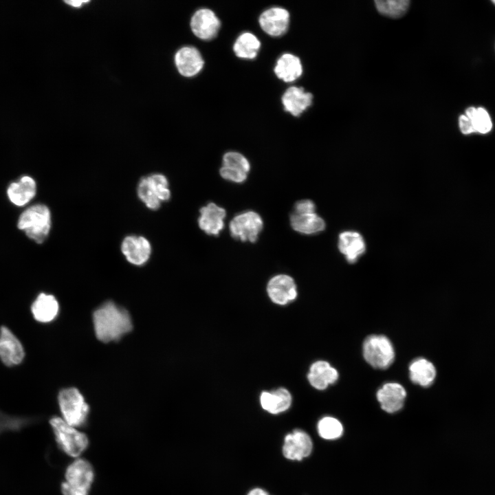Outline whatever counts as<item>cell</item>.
I'll return each instance as SVG.
<instances>
[{
  "instance_id": "6da1fadb",
  "label": "cell",
  "mask_w": 495,
  "mask_h": 495,
  "mask_svg": "<svg viewBox=\"0 0 495 495\" xmlns=\"http://www.w3.org/2000/svg\"><path fill=\"white\" fill-rule=\"evenodd\" d=\"M97 338L103 342L116 341L132 329L129 312L112 301L102 304L93 314Z\"/></svg>"
},
{
  "instance_id": "7a4b0ae2",
  "label": "cell",
  "mask_w": 495,
  "mask_h": 495,
  "mask_svg": "<svg viewBox=\"0 0 495 495\" xmlns=\"http://www.w3.org/2000/svg\"><path fill=\"white\" fill-rule=\"evenodd\" d=\"M17 227L36 243H43L48 237L52 227L50 208L43 204L28 207L20 214Z\"/></svg>"
},
{
  "instance_id": "3957f363",
  "label": "cell",
  "mask_w": 495,
  "mask_h": 495,
  "mask_svg": "<svg viewBox=\"0 0 495 495\" xmlns=\"http://www.w3.org/2000/svg\"><path fill=\"white\" fill-rule=\"evenodd\" d=\"M137 195L148 209H160L162 204L170 200L171 196L167 177L158 173L142 177L138 184Z\"/></svg>"
},
{
  "instance_id": "277c9868",
  "label": "cell",
  "mask_w": 495,
  "mask_h": 495,
  "mask_svg": "<svg viewBox=\"0 0 495 495\" xmlns=\"http://www.w3.org/2000/svg\"><path fill=\"white\" fill-rule=\"evenodd\" d=\"M50 424L58 446L65 454L77 457L87 449L89 440L86 434L68 424L62 417H52Z\"/></svg>"
},
{
  "instance_id": "5b68a950",
  "label": "cell",
  "mask_w": 495,
  "mask_h": 495,
  "mask_svg": "<svg viewBox=\"0 0 495 495\" xmlns=\"http://www.w3.org/2000/svg\"><path fill=\"white\" fill-rule=\"evenodd\" d=\"M65 481L61 484L63 495H88L94 478V469L89 461L78 459L65 471Z\"/></svg>"
},
{
  "instance_id": "8992f818",
  "label": "cell",
  "mask_w": 495,
  "mask_h": 495,
  "mask_svg": "<svg viewBox=\"0 0 495 495\" xmlns=\"http://www.w3.org/2000/svg\"><path fill=\"white\" fill-rule=\"evenodd\" d=\"M62 418L68 424L78 427L87 421L89 406L80 391L73 387L62 389L58 395Z\"/></svg>"
},
{
  "instance_id": "52a82bcc",
  "label": "cell",
  "mask_w": 495,
  "mask_h": 495,
  "mask_svg": "<svg viewBox=\"0 0 495 495\" xmlns=\"http://www.w3.org/2000/svg\"><path fill=\"white\" fill-rule=\"evenodd\" d=\"M365 360L375 368L385 369L395 359V350L390 340L383 335L368 336L363 343Z\"/></svg>"
},
{
  "instance_id": "ba28073f",
  "label": "cell",
  "mask_w": 495,
  "mask_h": 495,
  "mask_svg": "<svg viewBox=\"0 0 495 495\" xmlns=\"http://www.w3.org/2000/svg\"><path fill=\"white\" fill-rule=\"evenodd\" d=\"M263 228L262 218L257 212L252 210L236 215L229 225L230 234L233 238L251 243L257 241Z\"/></svg>"
},
{
  "instance_id": "9c48e42d",
  "label": "cell",
  "mask_w": 495,
  "mask_h": 495,
  "mask_svg": "<svg viewBox=\"0 0 495 495\" xmlns=\"http://www.w3.org/2000/svg\"><path fill=\"white\" fill-rule=\"evenodd\" d=\"M23 346L6 326L0 327V360L7 366L20 364L25 358Z\"/></svg>"
},
{
  "instance_id": "30bf717a",
  "label": "cell",
  "mask_w": 495,
  "mask_h": 495,
  "mask_svg": "<svg viewBox=\"0 0 495 495\" xmlns=\"http://www.w3.org/2000/svg\"><path fill=\"white\" fill-rule=\"evenodd\" d=\"M121 252L129 263L135 266H142L148 261L152 247L146 237L131 234L125 236L122 240Z\"/></svg>"
},
{
  "instance_id": "8fae6325",
  "label": "cell",
  "mask_w": 495,
  "mask_h": 495,
  "mask_svg": "<svg viewBox=\"0 0 495 495\" xmlns=\"http://www.w3.org/2000/svg\"><path fill=\"white\" fill-rule=\"evenodd\" d=\"M250 170V164L244 155L236 151H230L223 156L219 173L226 180L239 184L247 179Z\"/></svg>"
},
{
  "instance_id": "7c38bea8",
  "label": "cell",
  "mask_w": 495,
  "mask_h": 495,
  "mask_svg": "<svg viewBox=\"0 0 495 495\" xmlns=\"http://www.w3.org/2000/svg\"><path fill=\"white\" fill-rule=\"evenodd\" d=\"M221 28V21L216 14L209 8L197 10L190 20V28L198 38L209 41L214 38Z\"/></svg>"
},
{
  "instance_id": "4fadbf2b",
  "label": "cell",
  "mask_w": 495,
  "mask_h": 495,
  "mask_svg": "<svg viewBox=\"0 0 495 495\" xmlns=\"http://www.w3.org/2000/svg\"><path fill=\"white\" fill-rule=\"evenodd\" d=\"M289 18V13L285 8L274 6L261 14L258 23L261 29L267 34L280 36L287 32Z\"/></svg>"
},
{
  "instance_id": "5bb4252c",
  "label": "cell",
  "mask_w": 495,
  "mask_h": 495,
  "mask_svg": "<svg viewBox=\"0 0 495 495\" xmlns=\"http://www.w3.org/2000/svg\"><path fill=\"white\" fill-rule=\"evenodd\" d=\"M267 292L272 301L280 305L295 300L297 296V289L294 279L285 274L272 277L268 282Z\"/></svg>"
},
{
  "instance_id": "9a60e30c",
  "label": "cell",
  "mask_w": 495,
  "mask_h": 495,
  "mask_svg": "<svg viewBox=\"0 0 495 495\" xmlns=\"http://www.w3.org/2000/svg\"><path fill=\"white\" fill-rule=\"evenodd\" d=\"M312 448L310 437L302 430H296L285 436L283 453L288 459L300 461L311 454Z\"/></svg>"
},
{
  "instance_id": "2e32d148",
  "label": "cell",
  "mask_w": 495,
  "mask_h": 495,
  "mask_svg": "<svg viewBox=\"0 0 495 495\" xmlns=\"http://www.w3.org/2000/svg\"><path fill=\"white\" fill-rule=\"evenodd\" d=\"M198 224L207 234L218 236L224 228L226 212L214 203H208L199 210Z\"/></svg>"
},
{
  "instance_id": "e0dca14e",
  "label": "cell",
  "mask_w": 495,
  "mask_h": 495,
  "mask_svg": "<svg viewBox=\"0 0 495 495\" xmlns=\"http://www.w3.org/2000/svg\"><path fill=\"white\" fill-rule=\"evenodd\" d=\"M376 395L381 408L387 412L393 413L403 407L406 391L400 384L388 382L377 390Z\"/></svg>"
},
{
  "instance_id": "ac0fdd59",
  "label": "cell",
  "mask_w": 495,
  "mask_h": 495,
  "mask_svg": "<svg viewBox=\"0 0 495 495\" xmlns=\"http://www.w3.org/2000/svg\"><path fill=\"white\" fill-rule=\"evenodd\" d=\"M175 62L178 72L186 77L197 75L204 65L201 53L192 46H185L179 49L175 56Z\"/></svg>"
},
{
  "instance_id": "d6986e66",
  "label": "cell",
  "mask_w": 495,
  "mask_h": 495,
  "mask_svg": "<svg viewBox=\"0 0 495 495\" xmlns=\"http://www.w3.org/2000/svg\"><path fill=\"white\" fill-rule=\"evenodd\" d=\"M36 194V183L29 175H23L16 181L10 183L7 188V196L10 201L19 207L28 204Z\"/></svg>"
},
{
  "instance_id": "ffe728a7",
  "label": "cell",
  "mask_w": 495,
  "mask_h": 495,
  "mask_svg": "<svg viewBox=\"0 0 495 495\" xmlns=\"http://www.w3.org/2000/svg\"><path fill=\"white\" fill-rule=\"evenodd\" d=\"M313 95L303 87L292 86L283 94L284 109L294 116H300L312 104Z\"/></svg>"
},
{
  "instance_id": "44dd1931",
  "label": "cell",
  "mask_w": 495,
  "mask_h": 495,
  "mask_svg": "<svg viewBox=\"0 0 495 495\" xmlns=\"http://www.w3.org/2000/svg\"><path fill=\"white\" fill-rule=\"evenodd\" d=\"M338 247L349 263L357 262L366 250L363 236L355 231H344L340 233Z\"/></svg>"
},
{
  "instance_id": "7402d4cb",
  "label": "cell",
  "mask_w": 495,
  "mask_h": 495,
  "mask_svg": "<svg viewBox=\"0 0 495 495\" xmlns=\"http://www.w3.org/2000/svg\"><path fill=\"white\" fill-rule=\"evenodd\" d=\"M59 311L58 302L54 296L40 293L31 305V312L34 318L41 323H47L54 320Z\"/></svg>"
},
{
  "instance_id": "603a6c76",
  "label": "cell",
  "mask_w": 495,
  "mask_h": 495,
  "mask_svg": "<svg viewBox=\"0 0 495 495\" xmlns=\"http://www.w3.org/2000/svg\"><path fill=\"white\" fill-rule=\"evenodd\" d=\"M338 372L324 360L315 362L310 366L307 377L310 384L318 390H324L338 379Z\"/></svg>"
},
{
  "instance_id": "cb8c5ba5",
  "label": "cell",
  "mask_w": 495,
  "mask_h": 495,
  "mask_svg": "<svg viewBox=\"0 0 495 495\" xmlns=\"http://www.w3.org/2000/svg\"><path fill=\"white\" fill-rule=\"evenodd\" d=\"M274 71L278 78L291 82L302 75V65L298 56L291 53H285L278 58Z\"/></svg>"
},
{
  "instance_id": "d4e9b609",
  "label": "cell",
  "mask_w": 495,
  "mask_h": 495,
  "mask_svg": "<svg viewBox=\"0 0 495 495\" xmlns=\"http://www.w3.org/2000/svg\"><path fill=\"white\" fill-rule=\"evenodd\" d=\"M292 228L304 234H313L322 232L325 228V222L316 212H292L289 217Z\"/></svg>"
},
{
  "instance_id": "484cf974",
  "label": "cell",
  "mask_w": 495,
  "mask_h": 495,
  "mask_svg": "<svg viewBox=\"0 0 495 495\" xmlns=\"http://www.w3.org/2000/svg\"><path fill=\"white\" fill-rule=\"evenodd\" d=\"M262 408L272 414H278L287 410L292 404L289 392L279 388L272 392H263L260 397Z\"/></svg>"
},
{
  "instance_id": "4316f807",
  "label": "cell",
  "mask_w": 495,
  "mask_h": 495,
  "mask_svg": "<svg viewBox=\"0 0 495 495\" xmlns=\"http://www.w3.org/2000/svg\"><path fill=\"white\" fill-rule=\"evenodd\" d=\"M408 370L410 380L423 387L430 386L436 377L433 364L423 358L414 360L409 365Z\"/></svg>"
},
{
  "instance_id": "83f0119b",
  "label": "cell",
  "mask_w": 495,
  "mask_h": 495,
  "mask_svg": "<svg viewBox=\"0 0 495 495\" xmlns=\"http://www.w3.org/2000/svg\"><path fill=\"white\" fill-rule=\"evenodd\" d=\"M260 47L258 38L254 34L246 32L236 38L233 45V51L239 58L253 59L257 56Z\"/></svg>"
},
{
  "instance_id": "f1b7e54d",
  "label": "cell",
  "mask_w": 495,
  "mask_h": 495,
  "mask_svg": "<svg viewBox=\"0 0 495 495\" xmlns=\"http://www.w3.org/2000/svg\"><path fill=\"white\" fill-rule=\"evenodd\" d=\"M465 115L470 120L475 132L485 134L492 130L491 117L484 108L470 107Z\"/></svg>"
},
{
  "instance_id": "f546056e",
  "label": "cell",
  "mask_w": 495,
  "mask_h": 495,
  "mask_svg": "<svg viewBox=\"0 0 495 495\" xmlns=\"http://www.w3.org/2000/svg\"><path fill=\"white\" fill-rule=\"evenodd\" d=\"M35 421L34 417L10 415L0 410V434L6 432H19Z\"/></svg>"
},
{
  "instance_id": "4dcf8cb0",
  "label": "cell",
  "mask_w": 495,
  "mask_h": 495,
  "mask_svg": "<svg viewBox=\"0 0 495 495\" xmlns=\"http://www.w3.org/2000/svg\"><path fill=\"white\" fill-rule=\"evenodd\" d=\"M375 3L379 12L392 18L404 15L410 4L408 0H377Z\"/></svg>"
},
{
  "instance_id": "1f68e13d",
  "label": "cell",
  "mask_w": 495,
  "mask_h": 495,
  "mask_svg": "<svg viewBox=\"0 0 495 495\" xmlns=\"http://www.w3.org/2000/svg\"><path fill=\"white\" fill-rule=\"evenodd\" d=\"M318 431L321 437L325 439H336L343 432L342 424L332 417H324L318 424Z\"/></svg>"
},
{
  "instance_id": "d6a6232c",
  "label": "cell",
  "mask_w": 495,
  "mask_h": 495,
  "mask_svg": "<svg viewBox=\"0 0 495 495\" xmlns=\"http://www.w3.org/2000/svg\"><path fill=\"white\" fill-rule=\"evenodd\" d=\"M315 204L309 199H303L297 201L294 206L293 212L296 213H312L315 212Z\"/></svg>"
},
{
  "instance_id": "836d02e7",
  "label": "cell",
  "mask_w": 495,
  "mask_h": 495,
  "mask_svg": "<svg viewBox=\"0 0 495 495\" xmlns=\"http://www.w3.org/2000/svg\"><path fill=\"white\" fill-rule=\"evenodd\" d=\"M459 125L461 132L464 135H469L475 132L470 120L465 115L459 116Z\"/></svg>"
},
{
  "instance_id": "e575fe53",
  "label": "cell",
  "mask_w": 495,
  "mask_h": 495,
  "mask_svg": "<svg viewBox=\"0 0 495 495\" xmlns=\"http://www.w3.org/2000/svg\"><path fill=\"white\" fill-rule=\"evenodd\" d=\"M248 495H269V494L262 489L256 488L251 490Z\"/></svg>"
},
{
  "instance_id": "d590c367",
  "label": "cell",
  "mask_w": 495,
  "mask_h": 495,
  "mask_svg": "<svg viewBox=\"0 0 495 495\" xmlns=\"http://www.w3.org/2000/svg\"><path fill=\"white\" fill-rule=\"evenodd\" d=\"M89 1H67L65 3L73 7H80L82 4L88 3Z\"/></svg>"
},
{
  "instance_id": "8d00e7d4",
  "label": "cell",
  "mask_w": 495,
  "mask_h": 495,
  "mask_svg": "<svg viewBox=\"0 0 495 495\" xmlns=\"http://www.w3.org/2000/svg\"><path fill=\"white\" fill-rule=\"evenodd\" d=\"M492 3L495 5V0L492 1Z\"/></svg>"
}]
</instances>
